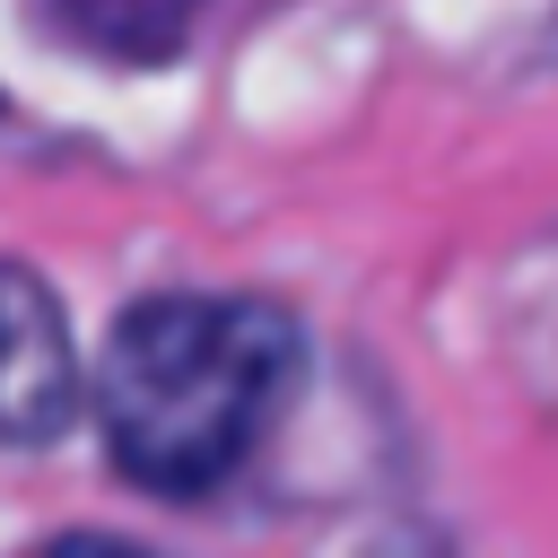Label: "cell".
Here are the masks:
<instances>
[{
	"mask_svg": "<svg viewBox=\"0 0 558 558\" xmlns=\"http://www.w3.org/2000/svg\"><path fill=\"white\" fill-rule=\"evenodd\" d=\"M296 375L305 331L288 305L166 288L113 314L96 357V427L122 480L157 497H201L270 436Z\"/></svg>",
	"mask_w": 558,
	"mask_h": 558,
	"instance_id": "1",
	"label": "cell"
},
{
	"mask_svg": "<svg viewBox=\"0 0 558 558\" xmlns=\"http://www.w3.org/2000/svg\"><path fill=\"white\" fill-rule=\"evenodd\" d=\"M52 558H157V549H131V541H96L87 532V541H61Z\"/></svg>",
	"mask_w": 558,
	"mask_h": 558,
	"instance_id": "3",
	"label": "cell"
},
{
	"mask_svg": "<svg viewBox=\"0 0 558 558\" xmlns=\"http://www.w3.org/2000/svg\"><path fill=\"white\" fill-rule=\"evenodd\" d=\"M78 410V349L52 288L0 262V445H52Z\"/></svg>",
	"mask_w": 558,
	"mask_h": 558,
	"instance_id": "2",
	"label": "cell"
}]
</instances>
